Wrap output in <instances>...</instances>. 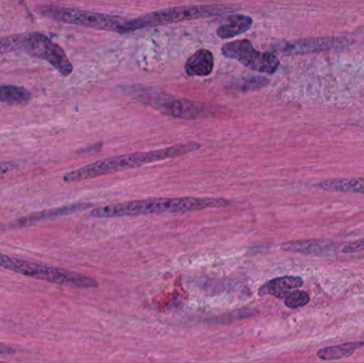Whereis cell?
<instances>
[{"label":"cell","mask_w":364,"mask_h":363,"mask_svg":"<svg viewBox=\"0 0 364 363\" xmlns=\"http://www.w3.org/2000/svg\"><path fill=\"white\" fill-rule=\"evenodd\" d=\"M231 205V200L222 197L149 198L100 207L93 209L90 212V217L95 219H112L161 213H186L203 209L224 208Z\"/></svg>","instance_id":"obj_1"},{"label":"cell","mask_w":364,"mask_h":363,"mask_svg":"<svg viewBox=\"0 0 364 363\" xmlns=\"http://www.w3.org/2000/svg\"><path fill=\"white\" fill-rule=\"evenodd\" d=\"M201 148L199 143H184V144L173 145L166 148L155 149V151H140V153H127V155L115 156L98 160L94 163L87 164L82 168H77L72 172L66 173L63 176L64 183H78L89 180L96 177L140 168L154 162L164 161L181 157L186 153H193Z\"/></svg>","instance_id":"obj_2"},{"label":"cell","mask_w":364,"mask_h":363,"mask_svg":"<svg viewBox=\"0 0 364 363\" xmlns=\"http://www.w3.org/2000/svg\"><path fill=\"white\" fill-rule=\"evenodd\" d=\"M232 11V6L224 4H196V6H181L174 8L154 11L136 18L126 19L122 34L130 33L146 28L159 27L170 23L193 21L203 17L215 16V15L228 13Z\"/></svg>","instance_id":"obj_3"},{"label":"cell","mask_w":364,"mask_h":363,"mask_svg":"<svg viewBox=\"0 0 364 363\" xmlns=\"http://www.w3.org/2000/svg\"><path fill=\"white\" fill-rule=\"evenodd\" d=\"M0 268L30 278L47 281L60 286H74V287L92 289L97 288L98 283L91 277L70 272L63 269L46 266V264H36V262L27 261L0 253Z\"/></svg>","instance_id":"obj_4"},{"label":"cell","mask_w":364,"mask_h":363,"mask_svg":"<svg viewBox=\"0 0 364 363\" xmlns=\"http://www.w3.org/2000/svg\"><path fill=\"white\" fill-rule=\"evenodd\" d=\"M38 11L44 16L61 23L121 34L126 21V18L117 15L91 12V11L80 10V9L63 8V6H50V4L38 6Z\"/></svg>","instance_id":"obj_5"},{"label":"cell","mask_w":364,"mask_h":363,"mask_svg":"<svg viewBox=\"0 0 364 363\" xmlns=\"http://www.w3.org/2000/svg\"><path fill=\"white\" fill-rule=\"evenodd\" d=\"M222 53L224 57L262 74H274L279 67V60L274 53L257 50L248 40H237L223 45Z\"/></svg>","instance_id":"obj_6"},{"label":"cell","mask_w":364,"mask_h":363,"mask_svg":"<svg viewBox=\"0 0 364 363\" xmlns=\"http://www.w3.org/2000/svg\"><path fill=\"white\" fill-rule=\"evenodd\" d=\"M21 48L31 57L48 62L62 76H70L74 70V66L63 48L40 32H31L23 36Z\"/></svg>","instance_id":"obj_7"},{"label":"cell","mask_w":364,"mask_h":363,"mask_svg":"<svg viewBox=\"0 0 364 363\" xmlns=\"http://www.w3.org/2000/svg\"><path fill=\"white\" fill-rule=\"evenodd\" d=\"M134 95L141 102L149 104L168 117L191 119H196L200 114V109L192 102L176 99L155 90L138 87V91Z\"/></svg>","instance_id":"obj_8"},{"label":"cell","mask_w":364,"mask_h":363,"mask_svg":"<svg viewBox=\"0 0 364 363\" xmlns=\"http://www.w3.org/2000/svg\"><path fill=\"white\" fill-rule=\"evenodd\" d=\"M344 43H346V40L337 38H303L295 42L287 43L280 47L278 53L284 55H308L336 48Z\"/></svg>","instance_id":"obj_9"},{"label":"cell","mask_w":364,"mask_h":363,"mask_svg":"<svg viewBox=\"0 0 364 363\" xmlns=\"http://www.w3.org/2000/svg\"><path fill=\"white\" fill-rule=\"evenodd\" d=\"M92 207H93V204H90V202H79V204H73L70 206L40 211V212L32 213V215L17 220L15 226L19 228L28 227V226H32L34 224L41 223V222L59 219V217H68V215H74V213L81 212V211L87 210Z\"/></svg>","instance_id":"obj_10"},{"label":"cell","mask_w":364,"mask_h":363,"mask_svg":"<svg viewBox=\"0 0 364 363\" xmlns=\"http://www.w3.org/2000/svg\"><path fill=\"white\" fill-rule=\"evenodd\" d=\"M282 249L310 256H331L337 251V244L328 240L290 241L282 245Z\"/></svg>","instance_id":"obj_11"},{"label":"cell","mask_w":364,"mask_h":363,"mask_svg":"<svg viewBox=\"0 0 364 363\" xmlns=\"http://www.w3.org/2000/svg\"><path fill=\"white\" fill-rule=\"evenodd\" d=\"M304 285L299 276H284L272 279L261 286L258 293L260 296H271L277 298H286L293 290L299 289Z\"/></svg>","instance_id":"obj_12"},{"label":"cell","mask_w":364,"mask_h":363,"mask_svg":"<svg viewBox=\"0 0 364 363\" xmlns=\"http://www.w3.org/2000/svg\"><path fill=\"white\" fill-rule=\"evenodd\" d=\"M186 72L191 77H208L214 70V55L209 49L195 51L186 62Z\"/></svg>","instance_id":"obj_13"},{"label":"cell","mask_w":364,"mask_h":363,"mask_svg":"<svg viewBox=\"0 0 364 363\" xmlns=\"http://www.w3.org/2000/svg\"><path fill=\"white\" fill-rule=\"evenodd\" d=\"M252 17L245 14H232L227 17L226 21L216 29V36L222 40L235 38L245 33L252 28Z\"/></svg>","instance_id":"obj_14"},{"label":"cell","mask_w":364,"mask_h":363,"mask_svg":"<svg viewBox=\"0 0 364 363\" xmlns=\"http://www.w3.org/2000/svg\"><path fill=\"white\" fill-rule=\"evenodd\" d=\"M316 187L323 191L364 194V178L328 179L316 183Z\"/></svg>","instance_id":"obj_15"},{"label":"cell","mask_w":364,"mask_h":363,"mask_svg":"<svg viewBox=\"0 0 364 363\" xmlns=\"http://www.w3.org/2000/svg\"><path fill=\"white\" fill-rule=\"evenodd\" d=\"M364 341L361 342H348L336 347H323L318 352V357L324 362L329 360L343 359L354 355L357 350L363 347Z\"/></svg>","instance_id":"obj_16"},{"label":"cell","mask_w":364,"mask_h":363,"mask_svg":"<svg viewBox=\"0 0 364 363\" xmlns=\"http://www.w3.org/2000/svg\"><path fill=\"white\" fill-rule=\"evenodd\" d=\"M31 99V93L27 89L18 85H1L0 87V102L9 106H21Z\"/></svg>","instance_id":"obj_17"},{"label":"cell","mask_w":364,"mask_h":363,"mask_svg":"<svg viewBox=\"0 0 364 363\" xmlns=\"http://www.w3.org/2000/svg\"><path fill=\"white\" fill-rule=\"evenodd\" d=\"M309 302V294L305 291H299V290L291 292V293L284 298V305L290 309L301 308V307L306 306Z\"/></svg>","instance_id":"obj_18"},{"label":"cell","mask_w":364,"mask_h":363,"mask_svg":"<svg viewBox=\"0 0 364 363\" xmlns=\"http://www.w3.org/2000/svg\"><path fill=\"white\" fill-rule=\"evenodd\" d=\"M363 251H364V238L353 241V242L348 243L342 247V253L343 254H353Z\"/></svg>","instance_id":"obj_19"},{"label":"cell","mask_w":364,"mask_h":363,"mask_svg":"<svg viewBox=\"0 0 364 363\" xmlns=\"http://www.w3.org/2000/svg\"><path fill=\"white\" fill-rule=\"evenodd\" d=\"M18 163H15V162H4V163H0V175L6 174V173L12 172V170H16L18 168Z\"/></svg>","instance_id":"obj_20"},{"label":"cell","mask_w":364,"mask_h":363,"mask_svg":"<svg viewBox=\"0 0 364 363\" xmlns=\"http://www.w3.org/2000/svg\"><path fill=\"white\" fill-rule=\"evenodd\" d=\"M0 363H8V362H0Z\"/></svg>","instance_id":"obj_21"}]
</instances>
